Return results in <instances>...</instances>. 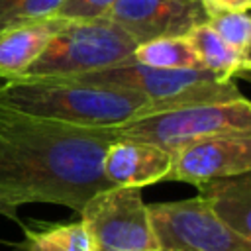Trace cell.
I'll return each instance as SVG.
<instances>
[{
  "instance_id": "obj_5",
  "label": "cell",
  "mask_w": 251,
  "mask_h": 251,
  "mask_svg": "<svg viewBox=\"0 0 251 251\" xmlns=\"http://www.w3.org/2000/svg\"><path fill=\"white\" fill-rule=\"evenodd\" d=\"M116 137L161 147L171 157L184 145L218 133H251V104L243 96L231 102L192 104L135 116L114 126Z\"/></svg>"
},
{
  "instance_id": "obj_3",
  "label": "cell",
  "mask_w": 251,
  "mask_h": 251,
  "mask_svg": "<svg viewBox=\"0 0 251 251\" xmlns=\"http://www.w3.org/2000/svg\"><path fill=\"white\" fill-rule=\"evenodd\" d=\"M137 43L110 18L61 20L37 59L22 76L76 78L133 61Z\"/></svg>"
},
{
  "instance_id": "obj_11",
  "label": "cell",
  "mask_w": 251,
  "mask_h": 251,
  "mask_svg": "<svg viewBox=\"0 0 251 251\" xmlns=\"http://www.w3.org/2000/svg\"><path fill=\"white\" fill-rule=\"evenodd\" d=\"M198 198L231 231L251 241V171L212 178L196 186Z\"/></svg>"
},
{
  "instance_id": "obj_13",
  "label": "cell",
  "mask_w": 251,
  "mask_h": 251,
  "mask_svg": "<svg viewBox=\"0 0 251 251\" xmlns=\"http://www.w3.org/2000/svg\"><path fill=\"white\" fill-rule=\"evenodd\" d=\"M186 39L192 45V51H194L200 67L206 69L208 73H212L224 80L249 78L251 59L243 57L241 53L231 49L227 43H224L206 22L192 27L186 33Z\"/></svg>"
},
{
  "instance_id": "obj_15",
  "label": "cell",
  "mask_w": 251,
  "mask_h": 251,
  "mask_svg": "<svg viewBox=\"0 0 251 251\" xmlns=\"http://www.w3.org/2000/svg\"><path fill=\"white\" fill-rule=\"evenodd\" d=\"M133 61L153 69H202L186 35L143 41L135 47Z\"/></svg>"
},
{
  "instance_id": "obj_16",
  "label": "cell",
  "mask_w": 251,
  "mask_h": 251,
  "mask_svg": "<svg viewBox=\"0 0 251 251\" xmlns=\"http://www.w3.org/2000/svg\"><path fill=\"white\" fill-rule=\"evenodd\" d=\"M206 24L231 49H235L243 57L251 55L249 12H210V14H206Z\"/></svg>"
},
{
  "instance_id": "obj_10",
  "label": "cell",
  "mask_w": 251,
  "mask_h": 251,
  "mask_svg": "<svg viewBox=\"0 0 251 251\" xmlns=\"http://www.w3.org/2000/svg\"><path fill=\"white\" fill-rule=\"evenodd\" d=\"M171 163L173 157L153 143L118 137L102 157V173L110 186L143 188L165 180Z\"/></svg>"
},
{
  "instance_id": "obj_17",
  "label": "cell",
  "mask_w": 251,
  "mask_h": 251,
  "mask_svg": "<svg viewBox=\"0 0 251 251\" xmlns=\"http://www.w3.org/2000/svg\"><path fill=\"white\" fill-rule=\"evenodd\" d=\"M63 2L65 0H0V31L49 20Z\"/></svg>"
},
{
  "instance_id": "obj_9",
  "label": "cell",
  "mask_w": 251,
  "mask_h": 251,
  "mask_svg": "<svg viewBox=\"0 0 251 251\" xmlns=\"http://www.w3.org/2000/svg\"><path fill=\"white\" fill-rule=\"evenodd\" d=\"M106 18L139 45L157 37H184L206 22V12L198 0H118Z\"/></svg>"
},
{
  "instance_id": "obj_4",
  "label": "cell",
  "mask_w": 251,
  "mask_h": 251,
  "mask_svg": "<svg viewBox=\"0 0 251 251\" xmlns=\"http://www.w3.org/2000/svg\"><path fill=\"white\" fill-rule=\"evenodd\" d=\"M76 80L131 90L147 98L145 114L212 102H231L243 98L235 80H224L206 69H153L135 61L86 73Z\"/></svg>"
},
{
  "instance_id": "obj_7",
  "label": "cell",
  "mask_w": 251,
  "mask_h": 251,
  "mask_svg": "<svg viewBox=\"0 0 251 251\" xmlns=\"http://www.w3.org/2000/svg\"><path fill=\"white\" fill-rule=\"evenodd\" d=\"M159 251H251V241L231 231L194 196L147 204Z\"/></svg>"
},
{
  "instance_id": "obj_19",
  "label": "cell",
  "mask_w": 251,
  "mask_h": 251,
  "mask_svg": "<svg viewBox=\"0 0 251 251\" xmlns=\"http://www.w3.org/2000/svg\"><path fill=\"white\" fill-rule=\"evenodd\" d=\"M206 14L210 12H249L251 0H198Z\"/></svg>"
},
{
  "instance_id": "obj_6",
  "label": "cell",
  "mask_w": 251,
  "mask_h": 251,
  "mask_svg": "<svg viewBox=\"0 0 251 251\" xmlns=\"http://www.w3.org/2000/svg\"><path fill=\"white\" fill-rule=\"evenodd\" d=\"M78 214L90 251H159L141 188L100 190Z\"/></svg>"
},
{
  "instance_id": "obj_14",
  "label": "cell",
  "mask_w": 251,
  "mask_h": 251,
  "mask_svg": "<svg viewBox=\"0 0 251 251\" xmlns=\"http://www.w3.org/2000/svg\"><path fill=\"white\" fill-rule=\"evenodd\" d=\"M22 251H90L88 235L80 220L69 224H41L24 227Z\"/></svg>"
},
{
  "instance_id": "obj_12",
  "label": "cell",
  "mask_w": 251,
  "mask_h": 251,
  "mask_svg": "<svg viewBox=\"0 0 251 251\" xmlns=\"http://www.w3.org/2000/svg\"><path fill=\"white\" fill-rule=\"evenodd\" d=\"M59 25V18H49L0 31V80L22 76Z\"/></svg>"
},
{
  "instance_id": "obj_20",
  "label": "cell",
  "mask_w": 251,
  "mask_h": 251,
  "mask_svg": "<svg viewBox=\"0 0 251 251\" xmlns=\"http://www.w3.org/2000/svg\"><path fill=\"white\" fill-rule=\"evenodd\" d=\"M0 214L2 216H8V218H12V220H18V216H16V210H12L6 202H2L0 200Z\"/></svg>"
},
{
  "instance_id": "obj_1",
  "label": "cell",
  "mask_w": 251,
  "mask_h": 251,
  "mask_svg": "<svg viewBox=\"0 0 251 251\" xmlns=\"http://www.w3.org/2000/svg\"><path fill=\"white\" fill-rule=\"evenodd\" d=\"M118 139L114 127H76L0 110V200L59 204L80 212L96 192L112 188L102 157Z\"/></svg>"
},
{
  "instance_id": "obj_8",
  "label": "cell",
  "mask_w": 251,
  "mask_h": 251,
  "mask_svg": "<svg viewBox=\"0 0 251 251\" xmlns=\"http://www.w3.org/2000/svg\"><path fill=\"white\" fill-rule=\"evenodd\" d=\"M251 171V133H218L192 141L173 155L165 180L194 186L222 176Z\"/></svg>"
},
{
  "instance_id": "obj_18",
  "label": "cell",
  "mask_w": 251,
  "mask_h": 251,
  "mask_svg": "<svg viewBox=\"0 0 251 251\" xmlns=\"http://www.w3.org/2000/svg\"><path fill=\"white\" fill-rule=\"evenodd\" d=\"M118 0H65L53 18L59 20H96L106 18Z\"/></svg>"
},
{
  "instance_id": "obj_2",
  "label": "cell",
  "mask_w": 251,
  "mask_h": 251,
  "mask_svg": "<svg viewBox=\"0 0 251 251\" xmlns=\"http://www.w3.org/2000/svg\"><path fill=\"white\" fill-rule=\"evenodd\" d=\"M149 106L137 92L57 76L0 80V110L76 127H114Z\"/></svg>"
}]
</instances>
